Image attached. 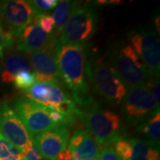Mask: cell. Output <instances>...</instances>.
<instances>
[{"label":"cell","instance_id":"6da1fadb","mask_svg":"<svg viewBox=\"0 0 160 160\" xmlns=\"http://www.w3.org/2000/svg\"><path fill=\"white\" fill-rule=\"evenodd\" d=\"M89 46H62L57 43L56 55L62 83L71 92L75 104L83 109L93 103L86 74V63Z\"/></svg>","mask_w":160,"mask_h":160},{"label":"cell","instance_id":"7a4b0ae2","mask_svg":"<svg viewBox=\"0 0 160 160\" xmlns=\"http://www.w3.org/2000/svg\"><path fill=\"white\" fill-rule=\"evenodd\" d=\"M76 118L86 125V131L101 148L114 145L118 141L127 137L126 126L119 116L97 102L86 109L78 108Z\"/></svg>","mask_w":160,"mask_h":160},{"label":"cell","instance_id":"3957f363","mask_svg":"<svg viewBox=\"0 0 160 160\" xmlns=\"http://www.w3.org/2000/svg\"><path fill=\"white\" fill-rule=\"evenodd\" d=\"M86 74L87 81L91 82L99 96L112 106L121 104L127 90L107 60L102 56H92L89 50Z\"/></svg>","mask_w":160,"mask_h":160},{"label":"cell","instance_id":"277c9868","mask_svg":"<svg viewBox=\"0 0 160 160\" xmlns=\"http://www.w3.org/2000/svg\"><path fill=\"white\" fill-rule=\"evenodd\" d=\"M98 27V12L92 4L78 2L57 43L62 46H88Z\"/></svg>","mask_w":160,"mask_h":160},{"label":"cell","instance_id":"5b68a950","mask_svg":"<svg viewBox=\"0 0 160 160\" xmlns=\"http://www.w3.org/2000/svg\"><path fill=\"white\" fill-rule=\"evenodd\" d=\"M25 92V97L32 100L47 109L57 111L69 122V127L74 126L78 106L71 95L64 90L63 84L36 82Z\"/></svg>","mask_w":160,"mask_h":160},{"label":"cell","instance_id":"8992f818","mask_svg":"<svg viewBox=\"0 0 160 160\" xmlns=\"http://www.w3.org/2000/svg\"><path fill=\"white\" fill-rule=\"evenodd\" d=\"M107 61L126 88L143 85L149 79L147 70L130 44L116 46Z\"/></svg>","mask_w":160,"mask_h":160},{"label":"cell","instance_id":"52a82bcc","mask_svg":"<svg viewBox=\"0 0 160 160\" xmlns=\"http://www.w3.org/2000/svg\"><path fill=\"white\" fill-rule=\"evenodd\" d=\"M121 110L129 126H139L159 112L154 97L146 84L129 88L121 102Z\"/></svg>","mask_w":160,"mask_h":160},{"label":"cell","instance_id":"ba28073f","mask_svg":"<svg viewBox=\"0 0 160 160\" xmlns=\"http://www.w3.org/2000/svg\"><path fill=\"white\" fill-rule=\"evenodd\" d=\"M130 42V45L142 62L149 78H159V38L154 27L149 25L131 33Z\"/></svg>","mask_w":160,"mask_h":160},{"label":"cell","instance_id":"9c48e42d","mask_svg":"<svg viewBox=\"0 0 160 160\" xmlns=\"http://www.w3.org/2000/svg\"><path fill=\"white\" fill-rule=\"evenodd\" d=\"M0 134L25 155L33 148L32 138L12 104L0 102Z\"/></svg>","mask_w":160,"mask_h":160},{"label":"cell","instance_id":"30bf717a","mask_svg":"<svg viewBox=\"0 0 160 160\" xmlns=\"http://www.w3.org/2000/svg\"><path fill=\"white\" fill-rule=\"evenodd\" d=\"M36 14L29 1L7 0L0 3V26L16 40Z\"/></svg>","mask_w":160,"mask_h":160},{"label":"cell","instance_id":"8fae6325","mask_svg":"<svg viewBox=\"0 0 160 160\" xmlns=\"http://www.w3.org/2000/svg\"><path fill=\"white\" fill-rule=\"evenodd\" d=\"M12 106L31 138L56 126L50 118L48 109L29 98L25 96L17 98Z\"/></svg>","mask_w":160,"mask_h":160},{"label":"cell","instance_id":"7c38bea8","mask_svg":"<svg viewBox=\"0 0 160 160\" xmlns=\"http://www.w3.org/2000/svg\"><path fill=\"white\" fill-rule=\"evenodd\" d=\"M56 46L57 41L40 50L28 53L37 82L62 84L58 68Z\"/></svg>","mask_w":160,"mask_h":160},{"label":"cell","instance_id":"4fadbf2b","mask_svg":"<svg viewBox=\"0 0 160 160\" xmlns=\"http://www.w3.org/2000/svg\"><path fill=\"white\" fill-rule=\"evenodd\" d=\"M70 136L69 128L56 125L32 138L33 145L45 160H56L58 155L67 148Z\"/></svg>","mask_w":160,"mask_h":160},{"label":"cell","instance_id":"5bb4252c","mask_svg":"<svg viewBox=\"0 0 160 160\" xmlns=\"http://www.w3.org/2000/svg\"><path fill=\"white\" fill-rule=\"evenodd\" d=\"M56 41L57 39L52 35L47 34L41 29L37 16L35 15L31 22L19 35L14 47L17 51L29 53L40 50Z\"/></svg>","mask_w":160,"mask_h":160},{"label":"cell","instance_id":"9a60e30c","mask_svg":"<svg viewBox=\"0 0 160 160\" xmlns=\"http://www.w3.org/2000/svg\"><path fill=\"white\" fill-rule=\"evenodd\" d=\"M67 148L72 152L74 160L99 158L102 149L90 133L84 129H78L72 133Z\"/></svg>","mask_w":160,"mask_h":160},{"label":"cell","instance_id":"2e32d148","mask_svg":"<svg viewBox=\"0 0 160 160\" xmlns=\"http://www.w3.org/2000/svg\"><path fill=\"white\" fill-rule=\"evenodd\" d=\"M2 60L3 65L0 78L3 83H12L15 75L22 70L31 71L29 54L17 51L15 47L7 49L5 52Z\"/></svg>","mask_w":160,"mask_h":160},{"label":"cell","instance_id":"e0dca14e","mask_svg":"<svg viewBox=\"0 0 160 160\" xmlns=\"http://www.w3.org/2000/svg\"><path fill=\"white\" fill-rule=\"evenodd\" d=\"M77 4L78 1H70V0L58 1L57 6H55L52 16L53 20V29L52 35L57 40L62 33L63 29L68 22Z\"/></svg>","mask_w":160,"mask_h":160},{"label":"cell","instance_id":"ac0fdd59","mask_svg":"<svg viewBox=\"0 0 160 160\" xmlns=\"http://www.w3.org/2000/svg\"><path fill=\"white\" fill-rule=\"evenodd\" d=\"M132 151L129 160H160L159 145L146 139L132 137Z\"/></svg>","mask_w":160,"mask_h":160},{"label":"cell","instance_id":"d6986e66","mask_svg":"<svg viewBox=\"0 0 160 160\" xmlns=\"http://www.w3.org/2000/svg\"><path fill=\"white\" fill-rule=\"evenodd\" d=\"M140 132L146 135L147 139L151 142L159 145L160 142V112L156 113L150 118L136 126Z\"/></svg>","mask_w":160,"mask_h":160},{"label":"cell","instance_id":"ffe728a7","mask_svg":"<svg viewBox=\"0 0 160 160\" xmlns=\"http://www.w3.org/2000/svg\"><path fill=\"white\" fill-rule=\"evenodd\" d=\"M23 152L0 134V160H22Z\"/></svg>","mask_w":160,"mask_h":160},{"label":"cell","instance_id":"44dd1931","mask_svg":"<svg viewBox=\"0 0 160 160\" xmlns=\"http://www.w3.org/2000/svg\"><path fill=\"white\" fill-rule=\"evenodd\" d=\"M12 82L16 89L26 92L36 83V78L32 71L22 70L15 75Z\"/></svg>","mask_w":160,"mask_h":160},{"label":"cell","instance_id":"7402d4cb","mask_svg":"<svg viewBox=\"0 0 160 160\" xmlns=\"http://www.w3.org/2000/svg\"><path fill=\"white\" fill-rule=\"evenodd\" d=\"M114 150L121 160H129L132 156V146L131 138L125 137L114 144Z\"/></svg>","mask_w":160,"mask_h":160},{"label":"cell","instance_id":"603a6c76","mask_svg":"<svg viewBox=\"0 0 160 160\" xmlns=\"http://www.w3.org/2000/svg\"><path fill=\"white\" fill-rule=\"evenodd\" d=\"M29 2L38 14L49 13L58 4L57 0H32Z\"/></svg>","mask_w":160,"mask_h":160},{"label":"cell","instance_id":"cb8c5ba5","mask_svg":"<svg viewBox=\"0 0 160 160\" xmlns=\"http://www.w3.org/2000/svg\"><path fill=\"white\" fill-rule=\"evenodd\" d=\"M15 43L16 38L4 30L0 26V60H2L4 53L7 49L14 47Z\"/></svg>","mask_w":160,"mask_h":160},{"label":"cell","instance_id":"d4e9b609","mask_svg":"<svg viewBox=\"0 0 160 160\" xmlns=\"http://www.w3.org/2000/svg\"><path fill=\"white\" fill-rule=\"evenodd\" d=\"M38 24L47 34H52L53 29V20L50 15V13H42V14H36Z\"/></svg>","mask_w":160,"mask_h":160},{"label":"cell","instance_id":"484cf974","mask_svg":"<svg viewBox=\"0 0 160 160\" xmlns=\"http://www.w3.org/2000/svg\"><path fill=\"white\" fill-rule=\"evenodd\" d=\"M99 158L100 160H121L111 146L102 148Z\"/></svg>","mask_w":160,"mask_h":160},{"label":"cell","instance_id":"4316f807","mask_svg":"<svg viewBox=\"0 0 160 160\" xmlns=\"http://www.w3.org/2000/svg\"><path fill=\"white\" fill-rule=\"evenodd\" d=\"M22 160H43V158H42V157L39 154V152L37 149V148L35 146H33V148L25 155V157Z\"/></svg>","mask_w":160,"mask_h":160},{"label":"cell","instance_id":"83f0119b","mask_svg":"<svg viewBox=\"0 0 160 160\" xmlns=\"http://www.w3.org/2000/svg\"><path fill=\"white\" fill-rule=\"evenodd\" d=\"M73 159V154L68 148L62 151L60 154L58 155L56 160H72Z\"/></svg>","mask_w":160,"mask_h":160},{"label":"cell","instance_id":"f1b7e54d","mask_svg":"<svg viewBox=\"0 0 160 160\" xmlns=\"http://www.w3.org/2000/svg\"><path fill=\"white\" fill-rule=\"evenodd\" d=\"M83 160H100V158H86Z\"/></svg>","mask_w":160,"mask_h":160},{"label":"cell","instance_id":"f546056e","mask_svg":"<svg viewBox=\"0 0 160 160\" xmlns=\"http://www.w3.org/2000/svg\"><path fill=\"white\" fill-rule=\"evenodd\" d=\"M1 61H2V60H0V74H1V69H2V64H1Z\"/></svg>","mask_w":160,"mask_h":160},{"label":"cell","instance_id":"4dcf8cb0","mask_svg":"<svg viewBox=\"0 0 160 160\" xmlns=\"http://www.w3.org/2000/svg\"><path fill=\"white\" fill-rule=\"evenodd\" d=\"M72 160H74V159H72Z\"/></svg>","mask_w":160,"mask_h":160}]
</instances>
